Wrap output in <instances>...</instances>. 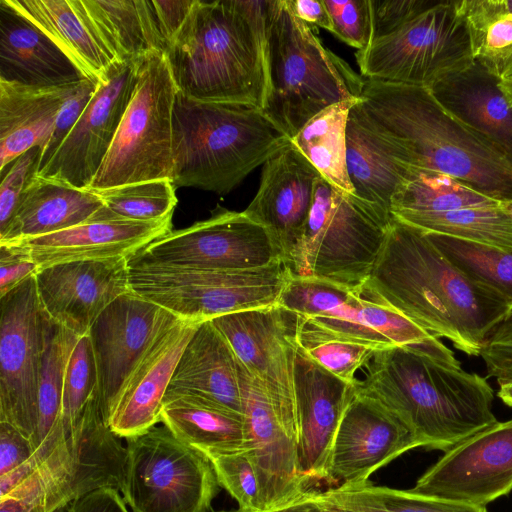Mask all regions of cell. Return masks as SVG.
Segmentation results:
<instances>
[{"label":"cell","instance_id":"cell-18","mask_svg":"<svg viewBox=\"0 0 512 512\" xmlns=\"http://www.w3.org/2000/svg\"><path fill=\"white\" fill-rule=\"evenodd\" d=\"M176 315L129 291L114 300L89 331L103 414H109L126 381L156 336Z\"/></svg>","mask_w":512,"mask_h":512},{"label":"cell","instance_id":"cell-33","mask_svg":"<svg viewBox=\"0 0 512 512\" xmlns=\"http://www.w3.org/2000/svg\"><path fill=\"white\" fill-rule=\"evenodd\" d=\"M277 304L330 331L383 347L392 346L362 324L361 291L290 274Z\"/></svg>","mask_w":512,"mask_h":512},{"label":"cell","instance_id":"cell-51","mask_svg":"<svg viewBox=\"0 0 512 512\" xmlns=\"http://www.w3.org/2000/svg\"><path fill=\"white\" fill-rule=\"evenodd\" d=\"M39 268L20 247L0 243V297L34 276Z\"/></svg>","mask_w":512,"mask_h":512},{"label":"cell","instance_id":"cell-4","mask_svg":"<svg viewBox=\"0 0 512 512\" xmlns=\"http://www.w3.org/2000/svg\"><path fill=\"white\" fill-rule=\"evenodd\" d=\"M269 0H195L165 55L177 91L264 109Z\"/></svg>","mask_w":512,"mask_h":512},{"label":"cell","instance_id":"cell-44","mask_svg":"<svg viewBox=\"0 0 512 512\" xmlns=\"http://www.w3.org/2000/svg\"><path fill=\"white\" fill-rule=\"evenodd\" d=\"M90 191L103 205L88 221H159L172 217L178 202L170 179Z\"/></svg>","mask_w":512,"mask_h":512},{"label":"cell","instance_id":"cell-15","mask_svg":"<svg viewBox=\"0 0 512 512\" xmlns=\"http://www.w3.org/2000/svg\"><path fill=\"white\" fill-rule=\"evenodd\" d=\"M512 490V419L471 435L432 465L409 491L486 505Z\"/></svg>","mask_w":512,"mask_h":512},{"label":"cell","instance_id":"cell-37","mask_svg":"<svg viewBox=\"0 0 512 512\" xmlns=\"http://www.w3.org/2000/svg\"><path fill=\"white\" fill-rule=\"evenodd\" d=\"M356 101L331 105L311 118L290 139L326 181L353 196L346 168V128Z\"/></svg>","mask_w":512,"mask_h":512},{"label":"cell","instance_id":"cell-61","mask_svg":"<svg viewBox=\"0 0 512 512\" xmlns=\"http://www.w3.org/2000/svg\"><path fill=\"white\" fill-rule=\"evenodd\" d=\"M500 206L512 219V201L501 202Z\"/></svg>","mask_w":512,"mask_h":512},{"label":"cell","instance_id":"cell-48","mask_svg":"<svg viewBox=\"0 0 512 512\" xmlns=\"http://www.w3.org/2000/svg\"><path fill=\"white\" fill-rule=\"evenodd\" d=\"M329 13L332 31L338 39L358 51L372 42L370 0H323Z\"/></svg>","mask_w":512,"mask_h":512},{"label":"cell","instance_id":"cell-24","mask_svg":"<svg viewBox=\"0 0 512 512\" xmlns=\"http://www.w3.org/2000/svg\"><path fill=\"white\" fill-rule=\"evenodd\" d=\"M172 231V217L159 221H88L55 233L9 243L22 248L39 269L59 263L130 258Z\"/></svg>","mask_w":512,"mask_h":512},{"label":"cell","instance_id":"cell-10","mask_svg":"<svg viewBox=\"0 0 512 512\" xmlns=\"http://www.w3.org/2000/svg\"><path fill=\"white\" fill-rule=\"evenodd\" d=\"M219 487L206 454L166 426L127 439L120 492L132 512H208Z\"/></svg>","mask_w":512,"mask_h":512},{"label":"cell","instance_id":"cell-29","mask_svg":"<svg viewBox=\"0 0 512 512\" xmlns=\"http://www.w3.org/2000/svg\"><path fill=\"white\" fill-rule=\"evenodd\" d=\"M79 82L40 88L0 81V170L29 149L44 147Z\"/></svg>","mask_w":512,"mask_h":512},{"label":"cell","instance_id":"cell-16","mask_svg":"<svg viewBox=\"0 0 512 512\" xmlns=\"http://www.w3.org/2000/svg\"><path fill=\"white\" fill-rule=\"evenodd\" d=\"M239 380L245 451L258 476L263 510L288 504L310 491L298 469V426L274 409L262 384L240 361Z\"/></svg>","mask_w":512,"mask_h":512},{"label":"cell","instance_id":"cell-41","mask_svg":"<svg viewBox=\"0 0 512 512\" xmlns=\"http://www.w3.org/2000/svg\"><path fill=\"white\" fill-rule=\"evenodd\" d=\"M320 498L358 512H487L486 507L424 496L363 481L329 488Z\"/></svg>","mask_w":512,"mask_h":512},{"label":"cell","instance_id":"cell-50","mask_svg":"<svg viewBox=\"0 0 512 512\" xmlns=\"http://www.w3.org/2000/svg\"><path fill=\"white\" fill-rule=\"evenodd\" d=\"M439 1L370 0L372 41L390 35Z\"/></svg>","mask_w":512,"mask_h":512},{"label":"cell","instance_id":"cell-53","mask_svg":"<svg viewBox=\"0 0 512 512\" xmlns=\"http://www.w3.org/2000/svg\"><path fill=\"white\" fill-rule=\"evenodd\" d=\"M194 3L195 0H152L155 19L167 49L187 19Z\"/></svg>","mask_w":512,"mask_h":512},{"label":"cell","instance_id":"cell-14","mask_svg":"<svg viewBox=\"0 0 512 512\" xmlns=\"http://www.w3.org/2000/svg\"><path fill=\"white\" fill-rule=\"evenodd\" d=\"M211 322L227 339L241 364L262 384L274 409L297 424L294 394L297 315L276 304L222 315Z\"/></svg>","mask_w":512,"mask_h":512},{"label":"cell","instance_id":"cell-1","mask_svg":"<svg viewBox=\"0 0 512 512\" xmlns=\"http://www.w3.org/2000/svg\"><path fill=\"white\" fill-rule=\"evenodd\" d=\"M361 296L394 308L469 356H479L512 310L454 266L424 231L393 216Z\"/></svg>","mask_w":512,"mask_h":512},{"label":"cell","instance_id":"cell-52","mask_svg":"<svg viewBox=\"0 0 512 512\" xmlns=\"http://www.w3.org/2000/svg\"><path fill=\"white\" fill-rule=\"evenodd\" d=\"M34 452L27 436L10 423L0 421V477L26 463Z\"/></svg>","mask_w":512,"mask_h":512},{"label":"cell","instance_id":"cell-23","mask_svg":"<svg viewBox=\"0 0 512 512\" xmlns=\"http://www.w3.org/2000/svg\"><path fill=\"white\" fill-rule=\"evenodd\" d=\"M203 321L177 317L154 339L126 381L108 417L120 438H132L160 422L166 395L181 355Z\"/></svg>","mask_w":512,"mask_h":512},{"label":"cell","instance_id":"cell-58","mask_svg":"<svg viewBox=\"0 0 512 512\" xmlns=\"http://www.w3.org/2000/svg\"><path fill=\"white\" fill-rule=\"evenodd\" d=\"M498 384V397L502 400L504 404L512 407V379L498 382Z\"/></svg>","mask_w":512,"mask_h":512},{"label":"cell","instance_id":"cell-42","mask_svg":"<svg viewBox=\"0 0 512 512\" xmlns=\"http://www.w3.org/2000/svg\"><path fill=\"white\" fill-rule=\"evenodd\" d=\"M425 233L462 273L493 291L512 309V250L442 234Z\"/></svg>","mask_w":512,"mask_h":512},{"label":"cell","instance_id":"cell-20","mask_svg":"<svg viewBox=\"0 0 512 512\" xmlns=\"http://www.w3.org/2000/svg\"><path fill=\"white\" fill-rule=\"evenodd\" d=\"M129 258L74 261L39 269L35 274L43 311L81 337L118 297L131 291Z\"/></svg>","mask_w":512,"mask_h":512},{"label":"cell","instance_id":"cell-21","mask_svg":"<svg viewBox=\"0 0 512 512\" xmlns=\"http://www.w3.org/2000/svg\"><path fill=\"white\" fill-rule=\"evenodd\" d=\"M356 385L349 384L318 365L296 344L294 394L298 469L310 490L311 486L325 480L333 439Z\"/></svg>","mask_w":512,"mask_h":512},{"label":"cell","instance_id":"cell-2","mask_svg":"<svg viewBox=\"0 0 512 512\" xmlns=\"http://www.w3.org/2000/svg\"><path fill=\"white\" fill-rule=\"evenodd\" d=\"M350 115L406 165L454 177L500 203L512 201V161L451 115L429 88L364 78Z\"/></svg>","mask_w":512,"mask_h":512},{"label":"cell","instance_id":"cell-46","mask_svg":"<svg viewBox=\"0 0 512 512\" xmlns=\"http://www.w3.org/2000/svg\"><path fill=\"white\" fill-rule=\"evenodd\" d=\"M204 453L213 465L219 485L238 502L239 510H263L258 476L245 449Z\"/></svg>","mask_w":512,"mask_h":512},{"label":"cell","instance_id":"cell-32","mask_svg":"<svg viewBox=\"0 0 512 512\" xmlns=\"http://www.w3.org/2000/svg\"><path fill=\"white\" fill-rule=\"evenodd\" d=\"M160 422L179 440L202 452L246 446L244 416L194 394L168 389Z\"/></svg>","mask_w":512,"mask_h":512},{"label":"cell","instance_id":"cell-35","mask_svg":"<svg viewBox=\"0 0 512 512\" xmlns=\"http://www.w3.org/2000/svg\"><path fill=\"white\" fill-rule=\"evenodd\" d=\"M44 312V311H43ZM45 343L38 389V421L31 457L40 465L65 440L60 418L65 370L78 336L44 312Z\"/></svg>","mask_w":512,"mask_h":512},{"label":"cell","instance_id":"cell-47","mask_svg":"<svg viewBox=\"0 0 512 512\" xmlns=\"http://www.w3.org/2000/svg\"><path fill=\"white\" fill-rule=\"evenodd\" d=\"M41 150V146H35L0 170V234L6 230L26 189L38 174Z\"/></svg>","mask_w":512,"mask_h":512},{"label":"cell","instance_id":"cell-28","mask_svg":"<svg viewBox=\"0 0 512 512\" xmlns=\"http://www.w3.org/2000/svg\"><path fill=\"white\" fill-rule=\"evenodd\" d=\"M346 168L353 197L390 222L391 203L416 173L400 161L389 144L349 113L346 128Z\"/></svg>","mask_w":512,"mask_h":512},{"label":"cell","instance_id":"cell-57","mask_svg":"<svg viewBox=\"0 0 512 512\" xmlns=\"http://www.w3.org/2000/svg\"><path fill=\"white\" fill-rule=\"evenodd\" d=\"M318 491L310 490L306 492L302 497L288 504L261 511L252 512H320V496ZM227 512V511H222ZM230 512H246L241 510L230 511Z\"/></svg>","mask_w":512,"mask_h":512},{"label":"cell","instance_id":"cell-7","mask_svg":"<svg viewBox=\"0 0 512 512\" xmlns=\"http://www.w3.org/2000/svg\"><path fill=\"white\" fill-rule=\"evenodd\" d=\"M389 224L319 176L306 225L287 265L290 274L361 291Z\"/></svg>","mask_w":512,"mask_h":512},{"label":"cell","instance_id":"cell-56","mask_svg":"<svg viewBox=\"0 0 512 512\" xmlns=\"http://www.w3.org/2000/svg\"><path fill=\"white\" fill-rule=\"evenodd\" d=\"M495 354L503 379H512V310L496 331Z\"/></svg>","mask_w":512,"mask_h":512},{"label":"cell","instance_id":"cell-60","mask_svg":"<svg viewBox=\"0 0 512 512\" xmlns=\"http://www.w3.org/2000/svg\"><path fill=\"white\" fill-rule=\"evenodd\" d=\"M499 85L505 95L506 100L512 106V78L499 82Z\"/></svg>","mask_w":512,"mask_h":512},{"label":"cell","instance_id":"cell-8","mask_svg":"<svg viewBox=\"0 0 512 512\" xmlns=\"http://www.w3.org/2000/svg\"><path fill=\"white\" fill-rule=\"evenodd\" d=\"M177 87L166 55L137 61V83L112 145L88 190L172 176V118Z\"/></svg>","mask_w":512,"mask_h":512},{"label":"cell","instance_id":"cell-55","mask_svg":"<svg viewBox=\"0 0 512 512\" xmlns=\"http://www.w3.org/2000/svg\"><path fill=\"white\" fill-rule=\"evenodd\" d=\"M294 14L311 29L320 27L332 31L329 13L323 0H288Z\"/></svg>","mask_w":512,"mask_h":512},{"label":"cell","instance_id":"cell-36","mask_svg":"<svg viewBox=\"0 0 512 512\" xmlns=\"http://www.w3.org/2000/svg\"><path fill=\"white\" fill-rule=\"evenodd\" d=\"M82 496L76 450L65 439L27 478L0 497V512H58Z\"/></svg>","mask_w":512,"mask_h":512},{"label":"cell","instance_id":"cell-30","mask_svg":"<svg viewBox=\"0 0 512 512\" xmlns=\"http://www.w3.org/2000/svg\"><path fill=\"white\" fill-rule=\"evenodd\" d=\"M42 30L86 78L102 79L117 62L93 27L81 0H6Z\"/></svg>","mask_w":512,"mask_h":512},{"label":"cell","instance_id":"cell-9","mask_svg":"<svg viewBox=\"0 0 512 512\" xmlns=\"http://www.w3.org/2000/svg\"><path fill=\"white\" fill-rule=\"evenodd\" d=\"M132 292L177 317L198 321L278 303L290 276L282 260L241 270H202L128 260Z\"/></svg>","mask_w":512,"mask_h":512},{"label":"cell","instance_id":"cell-3","mask_svg":"<svg viewBox=\"0 0 512 512\" xmlns=\"http://www.w3.org/2000/svg\"><path fill=\"white\" fill-rule=\"evenodd\" d=\"M458 362L443 343L386 347L356 390L395 415L421 447L445 452L497 422L490 384Z\"/></svg>","mask_w":512,"mask_h":512},{"label":"cell","instance_id":"cell-45","mask_svg":"<svg viewBox=\"0 0 512 512\" xmlns=\"http://www.w3.org/2000/svg\"><path fill=\"white\" fill-rule=\"evenodd\" d=\"M97 391V367L91 339L86 334L78 337L66 365L60 418L65 439L74 431L87 403Z\"/></svg>","mask_w":512,"mask_h":512},{"label":"cell","instance_id":"cell-6","mask_svg":"<svg viewBox=\"0 0 512 512\" xmlns=\"http://www.w3.org/2000/svg\"><path fill=\"white\" fill-rule=\"evenodd\" d=\"M266 44L263 112L289 139L327 107L358 100L364 78L322 45L288 0H269Z\"/></svg>","mask_w":512,"mask_h":512},{"label":"cell","instance_id":"cell-43","mask_svg":"<svg viewBox=\"0 0 512 512\" xmlns=\"http://www.w3.org/2000/svg\"><path fill=\"white\" fill-rule=\"evenodd\" d=\"M295 341L311 360L352 385L359 381L356 372L366 366L378 350L386 348L330 331L299 316Z\"/></svg>","mask_w":512,"mask_h":512},{"label":"cell","instance_id":"cell-40","mask_svg":"<svg viewBox=\"0 0 512 512\" xmlns=\"http://www.w3.org/2000/svg\"><path fill=\"white\" fill-rule=\"evenodd\" d=\"M499 204L454 177L429 170H416L413 178L393 197L391 215L438 213Z\"/></svg>","mask_w":512,"mask_h":512},{"label":"cell","instance_id":"cell-11","mask_svg":"<svg viewBox=\"0 0 512 512\" xmlns=\"http://www.w3.org/2000/svg\"><path fill=\"white\" fill-rule=\"evenodd\" d=\"M355 56L363 78L427 88L474 62L456 0H440Z\"/></svg>","mask_w":512,"mask_h":512},{"label":"cell","instance_id":"cell-26","mask_svg":"<svg viewBox=\"0 0 512 512\" xmlns=\"http://www.w3.org/2000/svg\"><path fill=\"white\" fill-rule=\"evenodd\" d=\"M499 80L474 61L429 89L456 119L480 134L512 161V106Z\"/></svg>","mask_w":512,"mask_h":512},{"label":"cell","instance_id":"cell-19","mask_svg":"<svg viewBox=\"0 0 512 512\" xmlns=\"http://www.w3.org/2000/svg\"><path fill=\"white\" fill-rule=\"evenodd\" d=\"M416 447L420 443L395 415L355 390L333 439L324 482L339 487L367 481L377 469Z\"/></svg>","mask_w":512,"mask_h":512},{"label":"cell","instance_id":"cell-59","mask_svg":"<svg viewBox=\"0 0 512 512\" xmlns=\"http://www.w3.org/2000/svg\"><path fill=\"white\" fill-rule=\"evenodd\" d=\"M319 496H320V493H319ZM320 501H321L320 512H358V511L347 509V508H344V507H341V506H338V505H335L332 503L325 502L321 498H320Z\"/></svg>","mask_w":512,"mask_h":512},{"label":"cell","instance_id":"cell-25","mask_svg":"<svg viewBox=\"0 0 512 512\" xmlns=\"http://www.w3.org/2000/svg\"><path fill=\"white\" fill-rule=\"evenodd\" d=\"M84 78L42 30L0 0V81L47 88Z\"/></svg>","mask_w":512,"mask_h":512},{"label":"cell","instance_id":"cell-39","mask_svg":"<svg viewBox=\"0 0 512 512\" xmlns=\"http://www.w3.org/2000/svg\"><path fill=\"white\" fill-rule=\"evenodd\" d=\"M393 217L425 232L512 250V219L500 204L438 213H402Z\"/></svg>","mask_w":512,"mask_h":512},{"label":"cell","instance_id":"cell-17","mask_svg":"<svg viewBox=\"0 0 512 512\" xmlns=\"http://www.w3.org/2000/svg\"><path fill=\"white\" fill-rule=\"evenodd\" d=\"M137 83V62H115L84 112L37 175L86 189L107 155Z\"/></svg>","mask_w":512,"mask_h":512},{"label":"cell","instance_id":"cell-31","mask_svg":"<svg viewBox=\"0 0 512 512\" xmlns=\"http://www.w3.org/2000/svg\"><path fill=\"white\" fill-rule=\"evenodd\" d=\"M102 205L90 190L36 175L11 222L0 234V243L43 236L85 223Z\"/></svg>","mask_w":512,"mask_h":512},{"label":"cell","instance_id":"cell-34","mask_svg":"<svg viewBox=\"0 0 512 512\" xmlns=\"http://www.w3.org/2000/svg\"><path fill=\"white\" fill-rule=\"evenodd\" d=\"M97 34L117 62H137L152 51L166 53L152 0H81Z\"/></svg>","mask_w":512,"mask_h":512},{"label":"cell","instance_id":"cell-54","mask_svg":"<svg viewBox=\"0 0 512 512\" xmlns=\"http://www.w3.org/2000/svg\"><path fill=\"white\" fill-rule=\"evenodd\" d=\"M58 512H129L120 492L113 488H102L90 492L67 505Z\"/></svg>","mask_w":512,"mask_h":512},{"label":"cell","instance_id":"cell-27","mask_svg":"<svg viewBox=\"0 0 512 512\" xmlns=\"http://www.w3.org/2000/svg\"><path fill=\"white\" fill-rule=\"evenodd\" d=\"M168 389L203 397L243 415L239 360L211 320L201 322L192 335Z\"/></svg>","mask_w":512,"mask_h":512},{"label":"cell","instance_id":"cell-13","mask_svg":"<svg viewBox=\"0 0 512 512\" xmlns=\"http://www.w3.org/2000/svg\"><path fill=\"white\" fill-rule=\"evenodd\" d=\"M0 421L32 439L45 343L35 275L0 297Z\"/></svg>","mask_w":512,"mask_h":512},{"label":"cell","instance_id":"cell-5","mask_svg":"<svg viewBox=\"0 0 512 512\" xmlns=\"http://www.w3.org/2000/svg\"><path fill=\"white\" fill-rule=\"evenodd\" d=\"M290 143L263 110L204 102L177 91L172 118L171 181L226 195Z\"/></svg>","mask_w":512,"mask_h":512},{"label":"cell","instance_id":"cell-22","mask_svg":"<svg viewBox=\"0 0 512 512\" xmlns=\"http://www.w3.org/2000/svg\"><path fill=\"white\" fill-rule=\"evenodd\" d=\"M319 176L290 141L263 164L257 193L244 210L269 231L286 266L306 225Z\"/></svg>","mask_w":512,"mask_h":512},{"label":"cell","instance_id":"cell-12","mask_svg":"<svg viewBox=\"0 0 512 512\" xmlns=\"http://www.w3.org/2000/svg\"><path fill=\"white\" fill-rule=\"evenodd\" d=\"M132 257L202 270L254 269L282 260L279 248L264 226L244 211H230L219 205L208 219L172 230Z\"/></svg>","mask_w":512,"mask_h":512},{"label":"cell","instance_id":"cell-38","mask_svg":"<svg viewBox=\"0 0 512 512\" xmlns=\"http://www.w3.org/2000/svg\"><path fill=\"white\" fill-rule=\"evenodd\" d=\"M474 61L500 82L512 78V14L506 0H461Z\"/></svg>","mask_w":512,"mask_h":512},{"label":"cell","instance_id":"cell-49","mask_svg":"<svg viewBox=\"0 0 512 512\" xmlns=\"http://www.w3.org/2000/svg\"><path fill=\"white\" fill-rule=\"evenodd\" d=\"M98 86V80L84 78L64 102L53 131L41 150L39 171L51 160L84 112Z\"/></svg>","mask_w":512,"mask_h":512}]
</instances>
